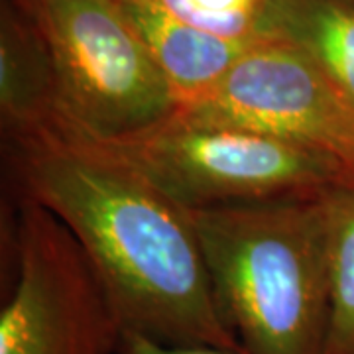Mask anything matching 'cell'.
Returning <instances> with one entry per match:
<instances>
[{
	"instance_id": "52a82bcc",
	"label": "cell",
	"mask_w": 354,
	"mask_h": 354,
	"mask_svg": "<svg viewBox=\"0 0 354 354\" xmlns=\"http://www.w3.org/2000/svg\"><path fill=\"white\" fill-rule=\"evenodd\" d=\"M0 114L10 144L67 130L50 48L14 0H2L0 12Z\"/></svg>"
},
{
	"instance_id": "5b68a950",
	"label": "cell",
	"mask_w": 354,
	"mask_h": 354,
	"mask_svg": "<svg viewBox=\"0 0 354 354\" xmlns=\"http://www.w3.org/2000/svg\"><path fill=\"white\" fill-rule=\"evenodd\" d=\"M16 281L0 354H116L124 329L88 256L55 215L20 197Z\"/></svg>"
},
{
	"instance_id": "5bb4252c",
	"label": "cell",
	"mask_w": 354,
	"mask_h": 354,
	"mask_svg": "<svg viewBox=\"0 0 354 354\" xmlns=\"http://www.w3.org/2000/svg\"><path fill=\"white\" fill-rule=\"evenodd\" d=\"M116 2H122V0H116Z\"/></svg>"
},
{
	"instance_id": "4fadbf2b",
	"label": "cell",
	"mask_w": 354,
	"mask_h": 354,
	"mask_svg": "<svg viewBox=\"0 0 354 354\" xmlns=\"http://www.w3.org/2000/svg\"><path fill=\"white\" fill-rule=\"evenodd\" d=\"M344 2H348V4H353L354 6V0H344Z\"/></svg>"
},
{
	"instance_id": "3957f363",
	"label": "cell",
	"mask_w": 354,
	"mask_h": 354,
	"mask_svg": "<svg viewBox=\"0 0 354 354\" xmlns=\"http://www.w3.org/2000/svg\"><path fill=\"white\" fill-rule=\"evenodd\" d=\"M85 138L132 165L183 209L354 189L337 165L309 150L264 132L177 113L124 136Z\"/></svg>"
},
{
	"instance_id": "7c38bea8",
	"label": "cell",
	"mask_w": 354,
	"mask_h": 354,
	"mask_svg": "<svg viewBox=\"0 0 354 354\" xmlns=\"http://www.w3.org/2000/svg\"><path fill=\"white\" fill-rule=\"evenodd\" d=\"M116 354H246L242 348H221L209 344H165L136 333H124Z\"/></svg>"
},
{
	"instance_id": "ba28073f",
	"label": "cell",
	"mask_w": 354,
	"mask_h": 354,
	"mask_svg": "<svg viewBox=\"0 0 354 354\" xmlns=\"http://www.w3.org/2000/svg\"><path fill=\"white\" fill-rule=\"evenodd\" d=\"M120 6L169 83L177 109L211 93L242 55L262 39L211 34L179 20L153 0H122Z\"/></svg>"
},
{
	"instance_id": "6da1fadb",
	"label": "cell",
	"mask_w": 354,
	"mask_h": 354,
	"mask_svg": "<svg viewBox=\"0 0 354 354\" xmlns=\"http://www.w3.org/2000/svg\"><path fill=\"white\" fill-rule=\"evenodd\" d=\"M20 197L73 232L124 333L242 348L216 304L187 211L81 134L10 144Z\"/></svg>"
},
{
	"instance_id": "7a4b0ae2",
	"label": "cell",
	"mask_w": 354,
	"mask_h": 354,
	"mask_svg": "<svg viewBox=\"0 0 354 354\" xmlns=\"http://www.w3.org/2000/svg\"><path fill=\"white\" fill-rule=\"evenodd\" d=\"M333 193L185 209L216 304L246 354L325 351Z\"/></svg>"
},
{
	"instance_id": "277c9868",
	"label": "cell",
	"mask_w": 354,
	"mask_h": 354,
	"mask_svg": "<svg viewBox=\"0 0 354 354\" xmlns=\"http://www.w3.org/2000/svg\"><path fill=\"white\" fill-rule=\"evenodd\" d=\"M50 48L67 130L93 138L138 132L177 102L116 0H14Z\"/></svg>"
},
{
	"instance_id": "8992f818",
	"label": "cell",
	"mask_w": 354,
	"mask_h": 354,
	"mask_svg": "<svg viewBox=\"0 0 354 354\" xmlns=\"http://www.w3.org/2000/svg\"><path fill=\"white\" fill-rule=\"evenodd\" d=\"M176 113L299 146L329 160L354 185L353 102L293 41L258 39L211 93Z\"/></svg>"
},
{
	"instance_id": "8fae6325",
	"label": "cell",
	"mask_w": 354,
	"mask_h": 354,
	"mask_svg": "<svg viewBox=\"0 0 354 354\" xmlns=\"http://www.w3.org/2000/svg\"><path fill=\"white\" fill-rule=\"evenodd\" d=\"M176 18L225 38H266L270 0H153Z\"/></svg>"
},
{
	"instance_id": "9c48e42d",
	"label": "cell",
	"mask_w": 354,
	"mask_h": 354,
	"mask_svg": "<svg viewBox=\"0 0 354 354\" xmlns=\"http://www.w3.org/2000/svg\"><path fill=\"white\" fill-rule=\"evenodd\" d=\"M264 36L305 50L354 106V6L344 0H270Z\"/></svg>"
},
{
	"instance_id": "30bf717a",
	"label": "cell",
	"mask_w": 354,
	"mask_h": 354,
	"mask_svg": "<svg viewBox=\"0 0 354 354\" xmlns=\"http://www.w3.org/2000/svg\"><path fill=\"white\" fill-rule=\"evenodd\" d=\"M330 307L323 354H354V189L330 197Z\"/></svg>"
}]
</instances>
